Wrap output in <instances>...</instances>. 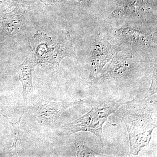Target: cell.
<instances>
[{
	"label": "cell",
	"instance_id": "obj_1",
	"mask_svg": "<svg viewBox=\"0 0 157 157\" xmlns=\"http://www.w3.org/2000/svg\"><path fill=\"white\" fill-rule=\"evenodd\" d=\"M146 95L143 100L124 102L115 114L123 120L128 133L130 154L137 155L147 146L157 127L156 98Z\"/></svg>",
	"mask_w": 157,
	"mask_h": 157
},
{
	"label": "cell",
	"instance_id": "obj_2",
	"mask_svg": "<svg viewBox=\"0 0 157 157\" xmlns=\"http://www.w3.org/2000/svg\"><path fill=\"white\" fill-rule=\"evenodd\" d=\"M31 46L32 54L39 64H45L51 74L58 71L59 65L65 57L76 58L75 48L69 32H63L52 40L50 36L38 32L34 36Z\"/></svg>",
	"mask_w": 157,
	"mask_h": 157
},
{
	"label": "cell",
	"instance_id": "obj_3",
	"mask_svg": "<svg viewBox=\"0 0 157 157\" xmlns=\"http://www.w3.org/2000/svg\"><path fill=\"white\" fill-rule=\"evenodd\" d=\"M122 100H107L100 101L94 105L86 114L74 121L63 126L65 134L67 136L79 132H89L94 134L100 140L104 149V137L103 127L107 121L108 117L114 113L124 103Z\"/></svg>",
	"mask_w": 157,
	"mask_h": 157
},
{
	"label": "cell",
	"instance_id": "obj_4",
	"mask_svg": "<svg viewBox=\"0 0 157 157\" xmlns=\"http://www.w3.org/2000/svg\"><path fill=\"white\" fill-rule=\"evenodd\" d=\"M29 101L25 110L31 111L39 124L48 127L53 126L66 109L85 103L81 100L73 102L50 101L39 97H33Z\"/></svg>",
	"mask_w": 157,
	"mask_h": 157
},
{
	"label": "cell",
	"instance_id": "obj_5",
	"mask_svg": "<svg viewBox=\"0 0 157 157\" xmlns=\"http://www.w3.org/2000/svg\"><path fill=\"white\" fill-rule=\"evenodd\" d=\"M91 48L89 79L90 82L96 83L102 77L103 68L114 56L115 52L109 43L99 39L93 42Z\"/></svg>",
	"mask_w": 157,
	"mask_h": 157
},
{
	"label": "cell",
	"instance_id": "obj_6",
	"mask_svg": "<svg viewBox=\"0 0 157 157\" xmlns=\"http://www.w3.org/2000/svg\"><path fill=\"white\" fill-rule=\"evenodd\" d=\"M39 64L36 59L31 53L26 57L17 68L19 80L22 86L23 101L25 105L33 97V73L35 68Z\"/></svg>",
	"mask_w": 157,
	"mask_h": 157
},
{
	"label": "cell",
	"instance_id": "obj_7",
	"mask_svg": "<svg viewBox=\"0 0 157 157\" xmlns=\"http://www.w3.org/2000/svg\"><path fill=\"white\" fill-rule=\"evenodd\" d=\"M25 5L15 7L11 12L2 14V33L5 36H12L19 33L25 13Z\"/></svg>",
	"mask_w": 157,
	"mask_h": 157
},
{
	"label": "cell",
	"instance_id": "obj_8",
	"mask_svg": "<svg viewBox=\"0 0 157 157\" xmlns=\"http://www.w3.org/2000/svg\"><path fill=\"white\" fill-rule=\"evenodd\" d=\"M132 59L131 56L117 55L103 70L102 77L106 79L120 78L124 76L131 69Z\"/></svg>",
	"mask_w": 157,
	"mask_h": 157
},
{
	"label": "cell",
	"instance_id": "obj_9",
	"mask_svg": "<svg viewBox=\"0 0 157 157\" xmlns=\"http://www.w3.org/2000/svg\"><path fill=\"white\" fill-rule=\"evenodd\" d=\"M25 112L22 113L21 115L20 116L19 119L17 121L15 122H12L9 121V123L12 127L13 129V142H12V145L11 146V155L14 156H17L18 155L17 153V143L18 141H21L20 137V134L19 127L21 121V118Z\"/></svg>",
	"mask_w": 157,
	"mask_h": 157
},
{
	"label": "cell",
	"instance_id": "obj_10",
	"mask_svg": "<svg viewBox=\"0 0 157 157\" xmlns=\"http://www.w3.org/2000/svg\"><path fill=\"white\" fill-rule=\"evenodd\" d=\"M76 151V156L80 157H107V155L99 153L92 149L88 147L81 141H76L75 144Z\"/></svg>",
	"mask_w": 157,
	"mask_h": 157
},
{
	"label": "cell",
	"instance_id": "obj_11",
	"mask_svg": "<svg viewBox=\"0 0 157 157\" xmlns=\"http://www.w3.org/2000/svg\"><path fill=\"white\" fill-rule=\"evenodd\" d=\"M153 75L152 79V83L149 90H148L146 94L149 95H152L156 94L157 93V67L155 65V67L154 70Z\"/></svg>",
	"mask_w": 157,
	"mask_h": 157
},
{
	"label": "cell",
	"instance_id": "obj_12",
	"mask_svg": "<svg viewBox=\"0 0 157 157\" xmlns=\"http://www.w3.org/2000/svg\"><path fill=\"white\" fill-rule=\"evenodd\" d=\"M9 8L17 7L21 5L25 4L26 2L23 0H5Z\"/></svg>",
	"mask_w": 157,
	"mask_h": 157
},
{
	"label": "cell",
	"instance_id": "obj_13",
	"mask_svg": "<svg viewBox=\"0 0 157 157\" xmlns=\"http://www.w3.org/2000/svg\"><path fill=\"white\" fill-rule=\"evenodd\" d=\"M42 2L44 3L45 5H48L54 3L59 2H62L64 0H40Z\"/></svg>",
	"mask_w": 157,
	"mask_h": 157
},
{
	"label": "cell",
	"instance_id": "obj_14",
	"mask_svg": "<svg viewBox=\"0 0 157 157\" xmlns=\"http://www.w3.org/2000/svg\"><path fill=\"white\" fill-rule=\"evenodd\" d=\"M76 1H85V0H76Z\"/></svg>",
	"mask_w": 157,
	"mask_h": 157
}]
</instances>
